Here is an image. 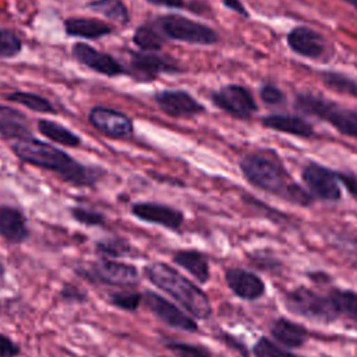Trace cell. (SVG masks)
<instances>
[{
	"instance_id": "obj_20",
	"label": "cell",
	"mask_w": 357,
	"mask_h": 357,
	"mask_svg": "<svg viewBox=\"0 0 357 357\" xmlns=\"http://www.w3.org/2000/svg\"><path fill=\"white\" fill-rule=\"evenodd\" d=\"M262 126L275 131L286 132L294 137L310 138L314 134L312 126L298 116L291 114H268L262 117Z\"/></svg>"
},
{
	"instance_id": "obj_23",
	"label": "cell",
	"mask_w": 357,
	"mask_h": 357,
	"mask_svg": "<svg viewBox=\"0 0 357 357\" xmlns=\"http://www.w3.org/2000/svg\"><path fill=\"white\" fill-rule=\"evenodd\" d=\"M173 262L190 272L199 283L209 280V264L198 250H178L173 254Z\"/></svg>"
},
{
	"instance_id": "obj_22",
	"label": "cell",
	"mask_w": 357,
	"mask_h": 357,
	"mask_svg": "<svg viewBox=\"0 0 357 357\" xmlns=\"http://www.w3.org/2000/svg\"><path fill=\"white\" fill-rule=\"evenodd\" d=\"M24 120V114H21L18 110L0 106V135L6 139L14 141L32 138V132Z\"/></svg>"
},
{
	"instance_id": "obj_34",
	"label": "cell",
	"mask_w": 357,
	"mask_h": 357,
	"mask_svg": "<svg viewBox=\"0 0 357 357\" xmlns=\"http://www.w3.org/2000/svg\"><path fill=\"white\" fill-rule=\"evenodd\" d=\"M70 213L74 220L85 226H103L106 220L103 213L84 206H73L70 209Z\"/></svg>"
},
{
	"instance_id": "obj_25",
	"label": "cell",
	"mask_w": 357,
	"mask_h": 357,
	"mask_svg": "<svg viewBox=\"0 0 357 357\" xmlns=\"http://www.w3.org/2000/svg\"><path fill=\"white\" fill-rule=\"evenodd\" d=\"M85 7L121 25H127L130 22L128 10L121 0H92L86 3Z\"/></svg>"
},
{
	"instance_id": "obj_36",
	"label": "cell",
	"mask_w": 357,
	"mask_h": 357,
	"mask_svg": "<svg viewBox=\"0 0 357 357\" xmlns=\"http://www.w3.org/2000/svg\"><path fill=\"white\" fill-rule=\"evenodd\" d=\"M259 98L264 103L271 105V106H276V105H282L286 102V95L284 92L273 85V84H264L259 88Z\"/></svg>"
},
{
	"instance_id": "obj_32",
	"label": "cell",
	"mask_w": 357,
	"mask_h": 357,
	"mask_svg": "<svg viewBox=\"0 0 357 357\" xmlns=\"http://www.w3.org/2000/svg\"><path fill=\"white\" fill-rule=\"evenodd\" d=\"M22 50V42L20 36L6 28H0V57L13 59Z\"/></svg>"
},
{
	"instance_id": "obj_1",
	"label": "cell",
	"mask_w": 357,
	"mask_h": 357,
	"mask_svg": "<svg viewBox=\"0 0 357 357\" xmlns=\"http://www.w3.org/2000/svg\"><path fill=\"white\" fill-rule=\"evenodd\" d=\"M11 149L22 162L40 169L52 170L59 174L63 181L71 185L93 187L105 173L99 167L86 166L77 162L64 151L33 137L15 141L11 145Z\"/></svg>"
},
{
	"instance_id": "obj_43",
	"label": "cell",
	"mask_w": 357,
	"mask_h": 357,
	"mask_svg": "<svg viewBox=\"0 0 357 357\" xmlns=\"http://www.w3.org/2000/svg\"><path fill=\"white\" fill-rule=\"evenodd\" d=\"M343 1H346L347 4H350V6L357 11V0H343Z\"/></svg>"
},
{
	"instance_id": "obj_16",
	"label": "cell",
	"mask_w": 357,
	"mask_h": 357,
	"mask_svg": "<svg viewBox=\"0 0 357 357\" xmlns=\"http://www.w3.org/2000/svg\"><path fill=\"white\" fill-rule=\"evenodd\" d=\"M131 213L142 222L163 226L170 230H177L184 220L181 211L159 202H135L131 206Z\"/></svg>"
},
{
	"instance_id": "obj_2",
	"label": "cell",
	"mask_w": 357,
	"mask_h": 357,
	"mask_svg": "<svg viewBox=\"0 0 357 357\" xmlns=\"http://www.w3.org/2000/svg\"><path fill=\"white\" fill-rule=\"evenodd\" d=\"M240 169L252 185L264 191L303 206L312 202V197L291 180L279 155L272 149H259L245 155L240 162Z\"/></svg>"
},
{
	"instance_id": "obj_9",
	"label": "cell",
	"mask_w": 357,
	"mask_h": 357,
	"mask_svg": "<svg viewBox=\"0 0 357 357\" xmlns=\"http://www.w3.org/2000/svg\"><path fill=\"white\" fill-rule=\"evenodd\" d=\"M178 71L176 61L151 52H131L128 68H126V74L138 82L155 81L162 74H176Z\"/></svg>"
},
{
	"instance_id": "obj_35",
	"label": "cell",
	"mask_w": 357,
	"mask_h": 357,
	"mask_svg": "<svg viewBox=\"0 0 357 357\" xmlns=\"http://www.w3.org/2000/svg\"><path fill=\"white\" fill-rule=\"evenodd\" d=\"M252 353L255 357H296L294 354L284 351L279 346H276L272 340L262 336L259 340L254 344Z\"/></svg>"
},
{
	"instance_id": "obj_8",
	"label": "cell",
	"mask_w": 357,
	"mask_h": 357,
	"mask_svg": "<svg viewBox=\"0 0 357 357\" xmlns=\"http://www.w3.org/2000/svg\"><path fill=\"white\" fill-rule=\"evenodd\" d=\"M212 103L236 119H250L258 105L248 88L238 84H229L211 95Z\"/></svg>"
},
{
	"instance_id": "obj_17",
	"label": "cell",
	"mask_w": 357,
	"mask_h": 357,
	"mask_svg": "<svg viewBox=\"0 0 357 357\" xmlns=\"http://www.w3.org/2000/svg\"><path fill=\"white\" fill-rule=\"evenodd\" d=\"M229 289L240 298L257 300L265 293V284L262 279L245 269L231 268L225 273Z\"/></svg>"
},
{
	"instance_id": "obj_24",
	"label": "cell",
	"mask_w": 357,
	"mask_h": 357,
	"mask_svg": "<svg viewBox=\"0 0 357 357\" xmlns=\"http://www.w3.org/2000/svg\"><path fill=\"white\" fill-rule=\"evenodd\" d=\"M38 130L42 135L49 138L53 142H57L64 146L70 148H77L81 145V138L77 135L74 131L68 130L63 124H59L56 121L47 120V119H40L38 120Z\"/></svg>"
},
{
	"instance_id": "obj_39",
	"label": "cell",
	"mask_w": 357,
	"mask_h": 357,
	"mask_svg": "<svg viewBox=\"0 0 357 357\" xmlns=\"http://www.w3.org/2000/svg\"><path fill=\"white\" fill-rule=\"evenodd\" d=\"M223 6L231 11H236L237 14L243 15V17H250L247 8L243 6V3L240 0H222Z\"/></svg>"
},
{
	"instance_id": "obj_7",
	"label": "cell",
	"mask_w": 357,
	"mask_h": 357,
	"mask_svg": "<svg viewBox=\"0 0 357 357\" xmlns=\"http://www.w3.org/2000/svg\"><path fill=\"white\" fill-rule=\"evenodd\" d=\"M79 275L91 282L110 286H134L139 280L138 269L134 265L103 258L89 268H82Z\"/></svg>"
},
{
	"instance_id": "obj_13",
	"label": "cell",
	"mask_w": 357,
	"mask_h": 357,
	"mask_svg": "<svg viewBox=\"0 0 357 357\" xmlns=\"http://www.w3.org/2000/svg\"><path fill=\"white\" fill-rule=\"evenodd\" d=\"M144 301L148 310L166 325L174 329L185 331V332L198 331L197 322L192 318H190L187 314H184L178 307H176L169 300H166L163 296H159L153 291H145Z\"/></svg>"
},
{
	"instance_id": "obj_3",
	"label": "cell",
	"mask_w": 357,
	"mask_h": 357,
	"mask_svg": "<svg viewBox=\"0 0 357 357\" xmlns=\"http://www.w3.org/2000/svg\"><path fill=\"white\" fill-rule=\"evenodd\" d=\"M145 276L162 291L173 297L192 317L208 319L212 305L208 296L191 280L165 262H152L144 269Z\"/></svg>"
},
{
	"instance_id": "obj_6",
	"label": "cell",
	"mask_w": 357,
	"mask_h": 357,
	"mask_svg": "<svg viewBox=\"0 0 357 357\" xmlns=\"http://www.w3.org/2000/svg\"><path fill=\"white\" fill-rule=\"evenodd\" d=\"M284 305L290 312L304 317L307 319L331 322L337 318L329 296H321L311 289L303 286L286 294Z\"/></svg>"
},
{
	"instance_id": "obj_5",
	"label": "cell",
	"mask_w": 357,
	"mask_h": 357,
	"mask_svg": "<svg viewBox=\"0 0 357 357\" xmlns=\"http://www.w3.org/2000/svg\"><path fill=\"white\" fill-rule=\"evenodd\" d=\"M155 25L162 35L191 45H213L219 40L218 32L201 22L178 14H165L156 18Z\"/></svg>"
},
{
	"instance_id": "obj_29",
	"label": "cell",
	"mask_w": 357,
	"mask_h": 357,
	"mask_svg": "<svg viewBox=\"0 0 357 357\" xmlns=\"http://www.w3.org/2000/svg\"><path fill=\"white\" fill-rule=\"evenodd\" d=\"M321 79L332 91L357 98V81L351 77L337 71H322Z\"/></svg>"
},
{
	"instance_id": "obj_37",
	"label": "cell",
	"mask_w": 357,
	"mask_h": 357,
	"mask_svg": "<svg viewBox=\"0 0 357 357\" xmlns=\"http://www.w3.org/2000/svg\"><path fill=\"white\" fill-rule=\"evenodd\" d=\"M60 298L66 303H73V304H77V303H84L86 301V293L84 290H81L78 286L75 284H70V283H66L60 291Z\"/></svg>"
},
{
	"instance_id": "obj_28",
	"label": "cell",
	"mask_w": 357,
	"mask_h": 357,
	"mask_svg": "<svg viewBox=\"0 0 357 357\" xmlns=\"http://www.w3.org/2000/svg\"><path fill=\"white\" fill-rule=\"evenodd\" d=\"M132 42L142 50V52H159L165 43L163 35H160L153 26L151 25H141L134 31Z\"/></svg>"
},
{
	"instance_id": "obj_27",
	"label": "cell",
	"mask_w": 357,
	"mask_h": 357,
	"mask_svg": "<svg viewBox=\"0 0 357 357\" xmlns=\"http://www.w3.org/2000/svg\"><path fill=\"white\" fill-rule=\"evenodd\" d=\"M7 99L22 105L25 107H28L29 110L38 112V113H46V114H56L57 110L54 109V106L52 105V102L38 93L33 92H24V91H15L7 95Z\"/></svg>"
},
{
	"instance_id": "obj_21",
	"label": "cell",
	"mask_w": 357,
	"mask_h": 357,
	"mask_svg": "<svg viewBox=\"0 0 357 357\" xmlns=\"http://www.w3.org/2000/svg\"><path fill=\"white\" fill-rule=\"evenodd\" d=\"M271 335L276 342L290 349L301 347L308 339V332L304 326L286 318H278L273 321L271 326Z\"/></svg>"
},
{
	"instance_id": "obj_15",
	"label": "cell",
	"mask_w": 357,
	"mask_h": 357,
	"mask_svg": "<svg viewBox=\"0 0 357 357\" xmlns=\"http://www.w3.org/2000/svg\"><path fill=\"white\" fill-rule=\"evenodd\" d=\"M287 46L298 56L318 60L322 59L328 52V42L326 39L315 29L308 26H294L287 33Z\"/></svg>"
},
{
	"instance_id": "obj_30",
	"label": "cell",
	"mask_w": 357,
	"mask_h": 357,
	"mask_svg": "<svg viewBox=\"0 0 357 357\" xmlns=\"http://www.w3.org/2000/svg\"><path fill=\"white\" fill-rule=\"evenodd\" d=\"M95 248L99 254L113 258H121V257H130L132 255V245L121 237H106L99 240L95 244Z\"/></svg>"
},
{
	"instance_id": "obj_12",
	"label": "cell",
	"mask_w": 357,
	"mask_h": 357,
	"mask_svg": "<svg viewBox=\"0 0 357 357\" xmlns=\"http://www.w3.org/2000/svg\"><path fill=\"white\" fill-rule=\"evenodd\" d=\"M153 99L159 109L170 117H194L205 112L204 105L184 89H163L156 92Z\"/></svg>"
},
{
	"instance_id": "obj_19",
	"label": "cell",
	"mask_w": 357,
	"mask_h": 357,
	"mask_svg": "<svg viewBox=\"0 0 357 357\" xmlns=\"http://www.w3.org/2000/svg\"><path fill=\"white\" fill-rule=\"evenodd\" d=\"M64 31L68 36L84 39H99L113 32V28L96 18L71 17L64 21Z\"/></svg>"
},
{
	"instance_id": "obj_4",
	"label": "cell",
	"mask_w": 357,
	"mask_h": 357,
	"mask_svg": "<svg viewBox=\"0 0 357 357\" xmlns=\"http://www.w3.org/2000/svg\"><path fill=\"white\" fill-rule=\"evenodd\" d=\"M294 106L304 114L329 123L343 135L357 139V110L343 107L331 99L310 92L297 93Z\"/></svg>"
},
{
	"instance_id": "obj_18",
	"label": "cell",
	"mask_w": 357,
	"mask_h": 357,
	"mask_svg": "<svg viewBox=\"0 0 357 357\" xmlns=\"http://www.w3.org/2000/svg\"><path fill=\"white\" fill-rule=\"evenodd\" d=\"M28 226L24 213L11 205H0V236L13 244L24 243L28 237Z\"/></svg>"
},
{
	"instance_id": "obj_41",
	"label": "cell",
	"mask_w": 357,
	"mask_h": 357,
	"mask_svg": "<svg viewBox=\"0 0 357 357\" xmlns=\"http://www.w3.org/2000/svg\"><path fill=\"white\" fill-rule=\"evenodd\" d=\"M337 176H339V181H342L347 187V190L353 195L357 197V180L354 177H351L349 174H343V173H337Z\"/></svg>"
},
{
	"instance_id": "obj_31",
	"label": "cell",
	"mask_w": 357,
	"mask_h": 357,
	"mask_svg": "<svg viewBox=\"0 0 357 357\" xmlns=\"http://www.w3.org/2000/svg\"><path fill=\"white\" fill-rule=\"evenodd\" d=\"M142 298L144 297L141 293L131 291V290L114 291L109 294V303L116 308H120L124 311H137Z\"/></svg>"
},
{
	"instance_id": "obj_14",
	"label": "cell",
	"mask_w": 357,
	"mask_h": 357,
	"mask_svg": "<svg viewBox=\"0 0 357 357\" xmlns=\"http://www.w3.org/2000/svg\"><path fill=\"white\" fill-rule=\"evenodd\" d=\"M73 57L82 66L89 70L106 75V77H117L126 74V68L110 54L103 53L86 43L77 42L71 47Z\"/></svg>"
},
{
	"instance_id": "obj_11",
	"label": "cell",
	"mask_w": 357,
	"mask_h": 357,
	"mask_svg": "<svg viewBox=\"0 0 357 357\" xmlns=\"http://www.w3.org/2000/svg\"><path fill=\"white\" fill-rule=\"evenodd\" d=\"M88 120L92 127L110 138H127L134 131V123L130 116L107 106H93Z\"/></svg>"
},
{
	"instance_id": "obj_42",
	"label": "cell",
	"mask_w": 357,
	"mask_h": 357,
	"mask_svg": "<svg viewBox=\"0 0 357 357\" xmlns=\"http://www.w3.org/2000/svg\"><path fill=\"white\" fill-rule=\"evenodd\" d=\"M4 275H6V268H4L3 262L0 261V282H3V279H4Z\"/></svg>"
},
{
	"instance_id": "obj_33",
	"label": "cell",
	"mask_w": 357,
	"mask_h": 357,
	"mask_svg": "<svg viewBox=\"0 0 357 357\" xmlns=\"http://www.w3.org/2000/svg\"><path fill=\"white\" fill-rule=\"evenodd\" d=\"M166 347L177 357H212L211 351L199 344L170 340L166 343Z\"/></svg>"
},
{
	"instance_id": "obj_38",
	"label": "cell",
	"mask_w": 357,
	"mask_h": 357,
	"mask_svg": "<svg viewBox=\"0 0 357 357\" xmlns=\"http://www.w3.org/2000/svg\"><path fill=\"white\" fill-rule=\"evenodd\" d=\"M21 351L20 346L14 343L8 336L0 333V357H15Z\"/></svg>"
},
{
	"instance_id": "obj_26",
	"label": "cell",
	"mask_w": 357,
	"mask_h": 357,
	"mask_svg": "<svg viewBox=\"0 0 357 357\" xmlns=\"http://www.w3.org/2000/svg\"><path fill=\"white\" fill-rule=\"evenodd\" d=\"M328 296L337 317L343 315L357 324V291L336 289L331 290Z\"/></svg>"
},
{
	"instance_id": "obj_40",
	"label": "cell",
	"mask_w": 357,
	"mask_h": 357,
	"mask_svg": "<svg viewBox=\"0 0 357 357\" xmlns=\"http://www.w3.org/2000/svg\"><path fill=\"white\" fill-rule=\"evenodd\" d=\"M151 4L159 6V7H167V8H184L185 1L184 0H146Z\"/></svg>"
},
{
	"instance_id": "obj_10",
	"label": "cell",
	"mask_w": 357,
	"mask_h": 357,
	"mask_svg": "<svg viewBox=\"0 0 357 357\" xmlns=\"http://www.w3.org/2000/svg\"><path fill=\"white\" fill-rule=\"evenodd\" d=\"M303 181L311 194L322 201H337L342 195L337 172H333L317 162H308L301 172Z\"/></svg>"
}]
</instances>
